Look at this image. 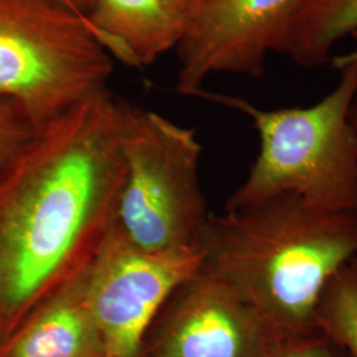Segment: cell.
I'll return each instance as SVG.
<instances>
[{"instance_id":"6da1fadb","label":"cell","mask_w":357,"mask_h":357,"mask_svg":"<svg viewBox=\"0 0 357 357\" xmlns=\"http://www.w3.org/2000/svg\"><path fill=\"white\" fill-rule=\"evenodd\" d=\"M130 107L100 91L0 171V345L88 270L114 228Z\"/></svg>"},{"instance_id":"7a4b0ae2","label":"cell","mask_w":357,"mask_h":357,"mask_svg":"<svg viewBox=\"0 0 357 357\" xmlns=\"http://www.w3.org/2000/svg\"><path fill=\"white\" fill-rule=\"evenodd\" d=\"M204 265L282 336L319 331L317 306L332 275L357 257V212H331L294 193L211 215Z\"/></svg>"},{"instance_id":"3957f363","label":"cell","mask_w":357,"mask_h":357,"mask_svg":"<svg viewBox=\"0 0 357 357\" xmlns=\"http://www.w3.org/2000/svg\"><path fill=\"white\" fill-rule=\"evenodd\" d=\"M337 86L311 106L264 110L248 100L202 90L197 97L248 115L259 138L249 175L225 211L294 193L331 212H357V130L349 121L357 97V51L332 57Z\"/></svg>"},{"instance_id":"277c9868","label":"cell","mask_w":357,"mask_h":357,"mask_svg":"<svg viewBox=\"0 0 357 357\" xmlns=\"http://www.w3.org/2000/svg\"><path fill=\"white\" fill-rule=\"evenodd\" d=\"M114 57L64 0H0V97L36 128L107 89Z\"/></svg>"},{"instance_id":"5b68a950","label":"cell","mask_w":357,"mask_h":357,"mask_svg":"<svg viewBox=\"0 0 357 357\" xmlns=\"http://www.w3.org/2000/svg\"><path fill=\"white\" fill-rule=\"evenodd\" d=\"M123 147L126 176L116 228L151 255L199 249L211 215L200 185L203 147L196 131L131 106Z\"/></svg>"},{"instance_id":"8992f818","label":"cell","mask_w":357,"mask_h":357,"mask_svg":"<svg viewBox=\"0 0 357 357\" xmlns=\"http://www.w3.org/2000/svg\"><path fill=\"white\" fill-rule=\"evenodd\" d=\"M204 264L202 248L151 255L115 225L86 270V294L102 333L105 357H141L153 319L178 286Z\"/></svg>"},{"instance_id":"52a82bcc","label":"cell","mask_w":357,"mask_h":357,"mask_svg":"<svg viewBox=\"0 0 357 357\" xmlns=\"http://www.w3.org/2000/svg\"><path fill=\"white\" fill-rule=\"evenodd\" d=\"M282 337L229 282L203 264L160 308L141 357H266Z\"/></svg>"},{"instance_id":"ba28073f","label":"cell","mask_w":357,"mask_h":357,"mask_svg":"<svg viewBox=\"0 0 357 357\" xmlns=\"http://www.w3.org/2000/svg\"><path fill=\"white\" fill-rule=\"evenodd\" d=\"M299 0H199L178 52L176 91L197 97L213 75L262 77L280 52Z\"/></svg>"},{"instance_id":"9c48e42d","label":"cell","mask_w":357,"mask_h":357,"mask_svg":"<svg viewBox=\"0 0 357 357\" xmlns=\"http://www.w3.org/2000/svg\"><path fill=\"white\" fill-rule=\"evenodd\" d=\"M0 357H105L86 294V271L38 307L0 345Z\"/></svg>"},{"instance_id":"30bf717a","label":"cell","mask_w":357,"mask_h":357,"mask_svg":"<svg viewBox=\"0 0 357 357\" xmlns=\"http://www.w3.org/2000/svg\"><path fill=\"white\" fill-rule=\"evenodd\" d=\"M86 15L114 60L138 69L176 50L184 32L167 0H94Z\"/></svg>"},{"instance_id":"8fae6325","label":"cell","mask_w":357,"mask_h":357,"mask_svg":"<svg viewBox=\"0 0 357 357\" xmlns=\"http://www.w3.org/2000/svg\"><path fill=\"white\" fill-rule=\"evenodd\" d=\"M357 33V0H299L278 53L312 69L328 64L335 47Z\"/></svg>"},{"instance_id":"7c38bea8","label":"cell","mask_w":357,"mask_h":357,"mask_svg":"<svg viewBox=\"0 0 357 357\" xmlns=\"http://www.w3.org/2000/svg\"><path fill=\"white\" fill-rule=\"evenodd\" d=\"M320 331L357 357V257L327 282L317 306Z\"/></svg>"},{"instance_id":"4fadbf2b","label":"cell","mask_w":357,"mask_h":357,"mask_svg":"<svg viewBox=\"0 0 357 357\" xmlns=\"http://www.w3.org/2000/svg\"><path fill=\"white\" fill-rule=\"evenodd\" d=\"M266 357H352L323 331L284 336Z\"/></svg>"},{"instance_id":"5bb4252c","label":"cell","mask_w":357,"mask_h":357,"mask_svg":"<svg viewBox=\"0 0 357 357\" xmlns=\"http://www.w3.org/2000/svg\"><path fill=\"white\" fill-rule=\"evenodd\" d=\"M167 1L172 7V10L183 19L184 26H185V23H187L192 11L195 10V7L199 3V0H167Z\"/></svg>"},{"instance_id":"9a60e30c","label":"cell","mask_w":357,"mask_h":357,"mask_svg":"<svg viewBox=\"0 0 357 357\" xmlns=\"http://www.w3.org/2000/svg\"><path fill=\"white\" fill-rule=\"evenodd\" d=\"M70 7L76 8L79 13H88L94 0H65Z\"/></svg>"},{"instance_id":"2e32d148","label":"cell","mask_w":357,"mask_h":357,"mask_svg":"<svg viewBox=\"0 0 357 357\" xmlns=\"http://www.w3.org/2000/svg\"><path fill=\"white\" fill-rule=\"evenodd\" d=\"M349 121L352 123V126L357 130V97L355 98V101L352 103V107H351V113H349Z\"/></svg>"},{"instance_id":"e0dca14e","label":"cell","mask_w":357,"mask_h":357,"mask_svg":"<svg viewBox=\"0 0 357 357\" xmlns=\"http://www.w3.org/2000/svg\"><path fill=\"white\" fill-rule=\"evenodd\" d=\"M64 1H65V0H64ZM65 3H66V1H65Z\"/></svg>"}]
</instances>
